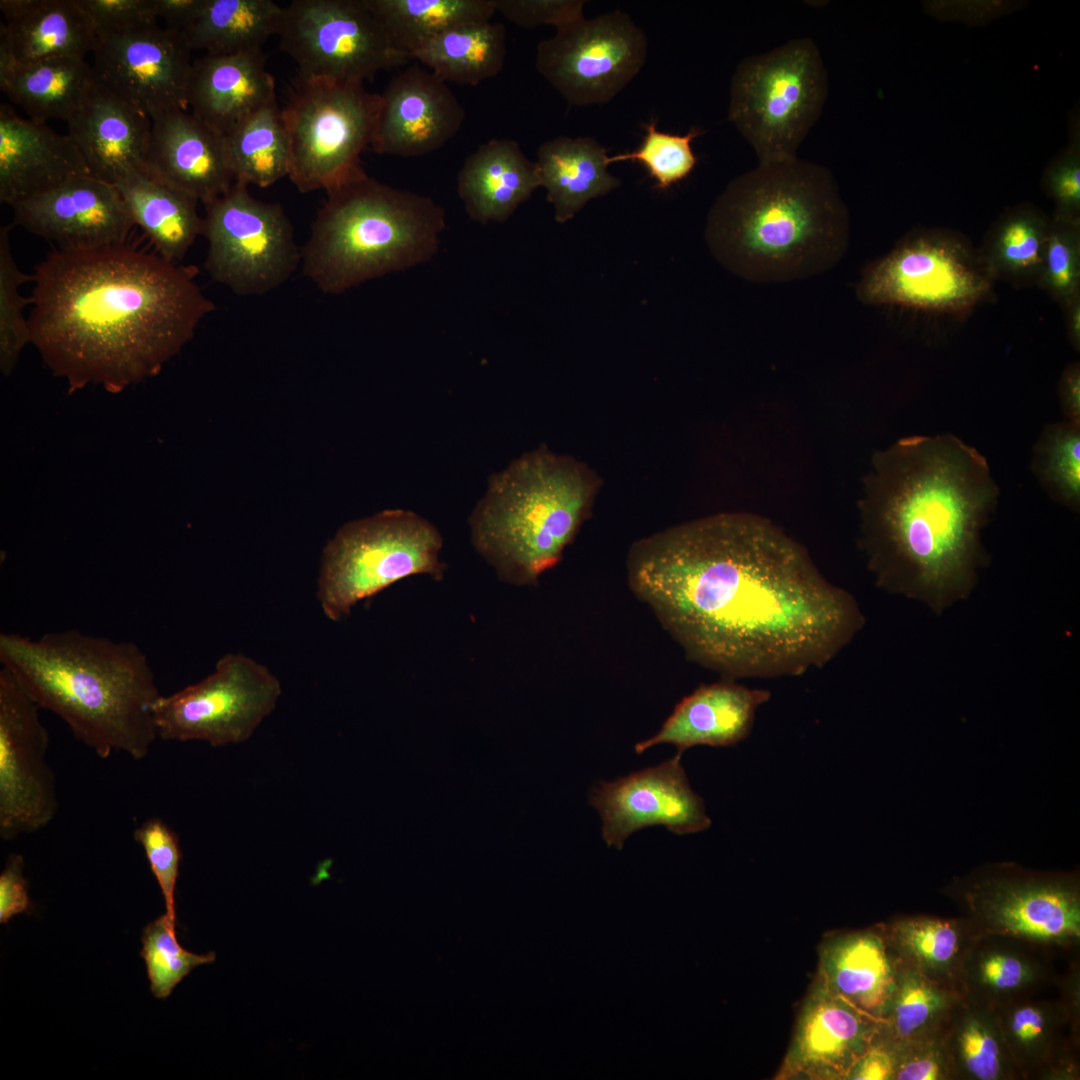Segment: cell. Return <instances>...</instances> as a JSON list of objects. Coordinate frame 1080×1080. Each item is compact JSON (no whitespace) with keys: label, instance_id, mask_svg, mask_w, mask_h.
<instances>
[{"label":"cell","instance_id":"cell-1","mask_svg":"<svg viewBox=\"0 0 1080 1080\" xmlns=\"http://www.w3.org/2000/svg\"><path fill=\"white\" fill-rule=\"evenodd\" d=\"M632 592L693 662L726 680L825 666L865 618L807 551L769 520L719 513L635 542Z\"/></svg>","mask_w":1080,"mask_h":1080},{"label":"cell","instance_id":"cell-2","mask_svg":"<svg viewBox=\"0 0 1080 1080\" xmlns=\"http://www.w3.org/2000/svg\"><path fill=\"white\" fill-rule=\"evenodd\" d=\"M198 268L128 243L50 252L32 274L30 343L70 393L157 375L215 305Z\"/></svg>","mask_w":1080,"mask_h":1080},{"label":"cell","instance_id":"cell-3","mask_svg":"<svg viewBox=\"0 0 1080 1080\" xmlns=\"http://www.w3.org/2000/svg\"><path fill=\"white\" fill-rule=\"evenodd\" d=\"M998 498L986 458L953 434L910 436L875 453L859 508L876 585L936 615L968 598L988 560L981 532Z\"/></svg>","mask_w":1080,"mask_h":1080},{"label":"cell","instance_id":"cell-4","mask_svg":"<svg viewBox=\"0 0 1080 1080\" xmlns=\"http://www.w3.org/2000/svg\"><path fill=\"white\" fill-rule=\"evenodd\" d=\"M0 662L40 709L57 715L99 758L149 755L158 738L153 705L161 693L135 642L77 629L37 639L2 632Z\"/></svg>","mask_w":1080,"mask_h":1080},{"label":"cell","instance_id":"cell-5","mask_svg":"<svg viewBox=\"0 0 1080 1080\" xmlns=\"http://www.w3.org/2000/svg\"><path fill=\"white\" fill-rule=\"evenodd\" d=\"M709 231L753 280H788L839 259L849 216L830 170L798 156L758 162L714 204Z\"/></svg>","mask_w":1080,"mask_h":1080},{"label":"cell","instance_id":"cell-6","mask_svg":"<svg viewBox=\"0 0 1080 1080\" xmlns=\"http://www.w3.org/2000/svg\"><path fill=\"white\" fill-rule=\"evenodd\" d=\"M601 480L547 447L494 473L470 519L477 552L510 584L529 585L555 566L589 516Z\"/></svg>","mask_w":1080,"mask_h":1080},{"label":"cell","instance_id":"cell-7","mask_svg":"<svg viewBox=\"0 0 1080 1080\" xmlns=\"http://www.w3.org/2000/svg\"><path fill=\"white\" fill-rule=\"evenodd\" d=\"M301 247L304 275L323 293L429 261L445 228L431 197L391 187L365 170L326 191Z\"/></svg>","mask_w":1080,"mask_h":1080},{"label":"cell","instance_id":"cell-8","mask_svg":"<svg viewBox=\"0 0 1080 1080\" xmlns=\"http://www.w3.org/2000/svg\"><path fill=\"white\" fill-rule=\"evenodd\" d=\"M827 95L818 45L810 37L795 38L738 63L728 119L759 162L793 158L819 120Z\"/></svg>","mask_w":1080,"mask_h":1080},{"label":"cell","instance_id":"cell-9","mask_svg":"<svg viewBox=\"0 0 1080 1080\" xmlns=\"http://www.w3.org/2000/svg\"><path fill=\"white\" fill-rule=\"evenodd\" d=\"M442 537L413 511L390 509L343 525L323 550L317 599L326 618L352 608L395 582L417 574L443 577Z\"/></svg>","mask_w":1080,"mask_h":1080},{"label":"cell","instance_id":"cell-10","mask_svg":"<svg viewBox=\"0 0 1080 1080\" xmlns=\"http://www.w3.org/2000/svg\"><path fill=\"white\" fill-rule=\"evenodd\" d=\"M381 97L363 83L296 77L282 118L290 144L288 178L301 193L325 192L364 169Z\"/></svg>","mask_w":1080,"mask_h":1080},{"label":"cell","instance_id":"cell-11","mask_svg":"<svg viewBox=\"0 0 1080 1080\" xmlns=\"http://www.w3.org/2000/svg\"><path fill=\"white\" fill-rule=\"evenodd\" d=\"M994 283L967 238L947 229H922L873 263L857 293L869 304L964 313L987 299Z\"/></svg>","mask_w":1080,"mask_h":1080},{"label":"cell","instance_id":"cell-12","mask_svg":"<svg viewBox=\"0 0 1080 1080\" xmlns=\"http://www.w3.org/2000/svg\"><path fill=\"white\" fill-rule=\"evenodd\" d=\"M204 206L205 269L212 280L234 294L269 293L301 264V247L280 204L255 198L248 185L235 181Z\"/></svg>","mask_w":1080,"mask_h":1080},{"label":"cell","instance_id":"cell-13","mask_svg":"<svg viewBox=\"0 0 1080 1080\" xmlns=\"http://www.w3.org/2000/svg\"><path fill=\"white\" fill-rule=\"evenodd\" d=\"M281 693L279 679L265 665L227 653L199 682L156 700L158 738L212 747L245 742L275 709Z\"/></svg>","mask_w":1080,"mask_h":1080},{"label":"cell","instance_id":"cell-14","mask_svg":"<svg viewBox=\"0 0 1080 1080\" xmlns=\"http://www.w3.org/2000/svg\"><path fill=\"white\" fill-rule=\"evenodd\" d=\"M277 36L301 78L364 83L410 61L392 45L366 0L291 1Z\"/></svg>","mask_w":1080,"mask_h":1080},{"label":"cell","instance_id":"cell-15","mask_svg":"<svg viewBox=\"0 0 1080 1080\" xmlns=\"http://www.w3.org/2000/svg\"><path fill=\"white\" fill-rule=\"evenodd\" d=\"M648 39L620 10L584 17L556 29L539 42L535 66L571 105L612 100L644 66Z\"/></svg>","mask_w":1080,"mask_h":1080},{"label":"cell","instance_id":"cell-16","mask_svg":"<svg viewBox=\"0 0 1080 1080\" xmlns=\"http://www.w3.org/2000/svg\"><path fill=\"white\" fill-rule=\"evenodd\" d=\"M40 707L13 674L0 669V837L3 841L45 828L59 802L48 762L49 733Z\"/></svg>","mask_w":1080,"mask_h":1080},{"label":"cell","instance_id":"cell-17","mask_svg":"<svg viewBox=\"0 0 1080 1080\" xmlns=\"http://www.w3.org/2000/svg\"><path fill=\"white\" fill-rule=\"evenodd\" d=\"M191 51L182 32L155 23L97 34L91 67L95 81L152 119L188 109Z\"/></svg>","mask_w":1080,"mask_h":1080},{"label":"cell","instance_id":"cell-18","mask_svg":"<svg viewBox=\"0 0 1080 1080\" xmlns=\"http://www.w3.org/2000/svg\"><path fill=\"white\" fill-rule=\"evenodd\" d=\"M681 756L614 781H601L589 794L590 804L602 820L606 844L622 849L634 832L663 826L677 835L708 829L711 820L681 764Z\"/></svg>","mask_w":1080,"mask_h":1080},{"label":"cell","instance_id":"cell-19","mask_svg":"<svg viewBox=\"0 0 1080 1080\" xmlns=\"http://www.w3.org/2000/svg\"><path fill=\"white\" fill-rule=\"evenodd\" d=\"M10 207L12 226L55 243L60 250L125 244L136 227L117 188L91 174Z\"/></svg>","mask_w":1080,"mask_h":1080},{"label":"cell","instance_id":"cell-20","mask_svg":"<svg viewBox=\"0 0 1080 1080\" xmlns=\"http://www.w3.org/2000/svg\"><path fill=\"white\" fill-rule=\"evenodd\" d=\"M380 97L370 145L380 155L412 158L432 153L459 132L466 116L448 83L418 62L393 77Z\"/></svg>","mask_w":1080,"mask_h":1080},{"label":"cell","instance_id":"cell-21","mask_svg":"<svg viewBox=\"0 0 1080 1080\" xmlns=\"http://www.w3.org/2000/svg\"><path fill=\"white\" fill-rule=\"evenodd\" d=\"M145 170L204 205L235 182L224 135L188 109L164 111L152 119Z\"/></svg>","mask_w":1080,"mask_h":1080},{"label":"cell","instance_id":"cell-22","mask_svg":"<svg viewBox=\"0 0 1080 1080\" xmlns=\"http://www.w3.org/2000/svg\"><path fill=\"white\" fill-rule=\"evenodd\" d=\"M979 916L995 932L1039 942L1061 943L1080 935L1075 885L1044 877L987 881L971 896Z\"/></svg>","mask_w":1080,"mask_h":1080},{"label":"cell","instance_id":"cell-23","mask_svg":"<svg viewBox=\"0 0 1080 1080\" xmlns=\"http://www.w3.org/2000/svg\"><path fill=\"white\" fill-rule=\"evenodd\" d=\"M870 1016L818 982L801 1010L779 1076L846 1078L868 1048Z\"/></svg>","mask_w":1080,"mask_h":1080},{"label":"cell","instance_id":"cell-24","mask_svg":"<svg viewBox=\"0 0 1080 1080\" xmlns=\"http://www.w3.org/2000/svg\"><path fill=\"white\" fill-rule=\"evenodd\" d=\"M90 174L83 155L68 134H59L45 123L24 119L8 104H1V203L11 206Z\"/></svg>","mask_w":1080,"mask_h":1080},{"label":"cell","instance_id":"cell-25","mask_svg":"<svg viewBox=\"0 0 1080 1080\" xmlns=\"http://www.w3.org/2000/svg\"><path fill=\"white\" fill-rule=\"evenodd\" d=\"M771 697L767 690L751 689L725 680L698 687L684 697L652 737L634 746L637 754L660 744H672L682 755L694 746L727 747L750 733L758 707Z\"/></svg>","mask_w":1080,"mask_h":1080},{"label":"cell","instance_id":"cell-26","mask_svg":"<svg viewBox=\"0 0 1080 1080\" xmlns=\"http://www.w3.org/2000/svg\"><path fill=\"white\" fill-rule=\"evenodd\" d=\"M66 123L93 176L112 184L121 170H145L151 118L97 81Z\"/></svg>","mask_w":1080,"mask_h":1080},{"label":"cell","instance_id":"cell-27","mask_svg":"<svg viewBox=\"0 0 1080 1080\" xmlns=\"http://www.w3.org/2000/svg\"><path fill=\"white\" fill-rule=\"evenodd\" d=\"M262 50L206 54L193 60L187 90L190 112L225 135L276 98Z\"/></svg>","mask_w":1080,"mask_h":1080},{"label":"cell","instance_id":"cell-28","mask_svg":"<svg viewBox=\"0 0 1080 1080\" xmlns=\"http://www.w3.org/2000/svg\"><path fill=\"white\" fill-rule=\"evenodd\" d=\"M0 51L17 63L84 58L97 34L79 0H1Z\"/></svg>","mask_w":1080,"mask_h":1080},{"label":"cell","instance_id":"cell-29","mask_svg":"<svg viewBox=\"0 0 1080 1080\" xmlns=\"http://www.w3.org/2000/svg\"><path fill=\"white\" fill-rule=\"evenodd\" d=\"M541 187L536 163L519 144L491 139L469 154L457 177V191L476 222H504Z\"/></svg>","mask_w":1080,"mask_h":1080},{"label":"cell","instance_id":"cell-30","mask_svg":"<svg viewBox=\"0 0 1080 1080\" xmlns=\"http://www.w3.org/2000/svg\"><path fill=\"white\" fill-rule=\"evenodd\" d=\"M112 184L155 253L168 262L180 264L203 232V218L197 210L199 201L135 168L121 170Z\"/></svg>","mask_w":1080,"mask_h":1080},{"label":"cell","instance_id":"cell-31","mask_svg":"<svg viewBox=\"0 0 1080 1080\" xmlns=\"http://www.w3.org/2000/svg\"><path fill=\"white\" fill-rule=\"evenodd\" d=\"M819 971L820 984L871 1016L884 1013L898 974L884 940L871 932L829 940Z\"/></svg>","mask_w":1080,"mask_h":1080},{"label":"cell","instance_id":"cell-32","mask_svg":"<svg viewBox=\"0 0 1080 1080\" xmlns=\"http://www.w3.org/2000/svg\"><path fill=\"white\" fill-rule=\"evenodd\" d=\"M94 81L92 67L84 58L17 63L0 51L1 91L36 122H67Z\"/></svg>","mask_w":1080,"mask_h":1080},{"label":"cell","instance_id":"cell-33","mask_svg":"<svg viewBox=\"0 0 1080 1080\" xmlns=\"http://www.w3.org/2000/svg\"><path fill=\"white\" fill-rule=\"evenodd\" d=\"M607 149L592 137L560 136L537 150L540 185L559 223L570 220L589 200L620 185L608 172Z\"/></svg>","mask_w":1080,"mask_h":1080},{"label":"cell","instance_id":"cell-34","mask_svg":"<svg viewBox=\"0 0 1080 1080\" xmlns=\"http://www.w3.org/2000/svg\"><path fill=\"white\" fill-rule=\"evenodd\" d=\"M507 54L501 22H477L449 29L415 48L410 58L446 83L476 86L497 76Z\"/></svg>","mask_w":1080,"mask_h":1080},{"label":"cell","instance_id":"cell-35","mask_svg":"<svg viewBox=\"0 0 1080 1080\" xmlns=\"http://www.w3.org/2000/svg\"><path fill=\"white\" fill-rule=\"evenodd\" d=\"M283 9L271 0H204L198 15L182 33L192 51H258L270 36L278 34Z\"/></svg>","mask_w":1080,"mask_h":1080},{"label":"cell","instance_id":"cell-36","mask_svg":"<svg viewBox=\"0 0 1080 1080\" xmlns=\"http://www.w3.org/2000/svg\"><path fill=\"white\" fill-rule=\"evenodd\" d=\"M1049 224L1050 217L1029 203L1007 209L994 221L979 249L994 281L1037 286Z\"/></svg>","mask_w":1080,"mask_h":1080},{"label":"cell","instance_id":"cell-37","mask_svg":"<svg viewBox=\"0 0 1080 1080\" xmlns=\"http://www.w3.org/2000/svg\"><path fill=\"white\" fill-rule=\"evenodd\" d=\"M390 42L411 60L423 42L465 24L491 21L492 0H366Z\"/></svg>","mask_w":1080,"mask_h":1080},{"label":"cell","instance_id":"cell-38","mask_svg":"<svg viewBox=\"0 0 1080 1080\" xmlns=\"http://www.w3.org/2000/svg\"><path fill=\"white\" fill-rule=\"evenodd\" d=\"M235 181L266 188L290 168V144L277 99L266 103L224 135Z\"/></svg>","mask_w":1080,"mask_h":1080},{"label":"cell","instance_id":"cell-39","mask_svg":"<svg viewBox=\"0 0 1080 1080\" xmlns=\"http://www.w3.org/2000/svg\"><path fill=\"white\" fill-rule=\"evenodd\" d=\"M1031 469L1054 501L1079 512L1080 425L1065 420L1046 425L1034 445Z\"/></svg>","mask_w":1080,"mask_h":1080},{"label":"cell","instance_id":"cell-40","mask_svg":"<svg viewBox=\"0 0 1080 1080\" xmlns=\"http://www.w3.org/2000/svg\"><path fill=\"white\" fill-rule=\"evenodd\" d=\"M12 224L0 228V368L8 376L13 371L23 348L30 343V327L24 311L31 305L30 297L21 294V286L32 275L21 271L14 258L10 231Z\"/></svg>","mask_w":1080,"mask_h":1080},{"label":"cell","instance_id":"cell-41","mask_svg":"<svg viewBox=\"0 0 1080 1080\" xmlns=\"http://www.w3.org/2000/svg\"><path fill=\"white\" fill-rule=\"evenodd\" d=\"M140 954L146 964L150 990L158 999L169 997L194 968L216 960L214 952L199 955L184 949L176 936L175 920L166 913L144 928Z\"/></svg>","mask_w":1080,"mask_h":1080},{"label":"cell","instance_id":"cell-42","mask_svg":"<svg viewBox=\"0 0 1080 1080\" xmlns=\"http://www.w3.org/2000/svg\"><path fill=\"white\" fill-rule=\"evenodd\" d=\"M643 127L645 136L641 145L632 152L609 156L608 164L637 161L646 168L660 189H667L686 178L697 163L691 143L703 132L692 127L685 135L670 134L659 131L655 121Z\"/></svg>","mask_w":1080,"mask_h":1080},{"label":"cell","instance_id":"cell-43","mask_svg":"<svg viewBox=\"0 0 1080 1080\" xmlns=\"http://www.w3.org/2000/svg\"><path fill=\"white\" fill-rule=\"evenodd\" d=\"M944 1006L940 990L915 970L897 974L896 983L884 1011L890 1038L896 1044L914 1039Z\"/></svg>","mask_w":1080,"mask_h":1080},{"label":"cell","instance_id":"cell-44","mask_svg":"<svg viewBox=\"0 0 1080 1080\" xmlns=\"http://www.w3.org/2000/svg\"><path fill=\"white\" fill-rule=\"evenodd\" d=\"M894 947L920 970L948 969L959 955L961 936L955 924L932 918L900 921L891 932Z\"/></svg>","mask_w":1080,"mask_h":1080},{"label":"cell","instance_id":"cell-45","mask_svg":"<svg viewBox=\"0 0 1080 1080\" xmlns=\"http://www.w3.org/2000/svg\"><path fill=\"white\" fill-rule=\"evenodd\" d=\"M1037 286L1061 307L1080 294V221L1050 217Z\"/></svg>","mask_w":1080,"mask_h":1080},{"label":"cell","instance_id":"cell-46","mask_svg":"<svg viewBox=\"0 0 1080 1080\" xmlns=\"http://www.w3.org/2000/svg\"><path fill=\"white\" fill-rule=\"evenodd\" d=\"M141 845L150 869L160 887L166 914L176 921L175 889L182 858L177 834L161 819L151 818L133 833Z\"/></svg>","mask_w":1080,"mask_h":1080},{"label":"cell","instance_id":"cell-47","mask_svg":"<svg viewBox=\"0 0 1080 1080\" xmlns=\"http://www.w3.org/2000/svg\"><path fill=\"white\" fill-rule=\"evenodd\" d=\"M955 1053L966 1074L978 1080H995L1004 1067V1055L996 1030L980 1017L964 1019L956 1031Z\"/></svg>","mask_w":1080,"mask_h":1080},{"label":"cell","instance_id":"cell-48","mask_svg":"<svg viewBox=\"0 0 1080 1080\" xmlns=\"http://www.w3.org/2000/svg\"><path fill=\"white\" fill-rule=\"evenodd\" d=\"M1042 188L1055 205L1053 218L1080 221V136L1074 124L1070 143L1051 159L1042 176Z\"/></svg>","mask_w":1080,"mask_h":1080},{"label":"cell","instance_id":"cell-49","mask_svg":"<svg viewBox=\"0 0 1080 1080\" xmlns=\"http://www.w3.org/2000/svg\"><path fill=\"white\" fill-rule=\"evenodd\" d=\"M496 12L522 28L552 25L556 29L584 17L583 0H492Z\"/></svg>","mask_w":1080,"mask_h":1080},{"label":"cell","instance_id":"cell-50","mask_svg":"<svg viewBox=\"0 0 1080 1080\" xmlns=\"http://www.w3.org/2000/svg\"><path fill=\"white\" fill-rule=\"evenodd\" d=\"M96 34L157 23L155 0H79Z\"/></svg>","mask_w":1080,"mask_h":1080},{"label":"cell","instance_id":"cell-51","mask_svg":"<svg viewBox=\"0 0 1080 1080\" xmlns=\"http://www.w3.org/2000/svg\"><path fill=\"white\" fill-rule=\"evenodd\" d=\"M978 981L994 991H1011L1030 979L1031 970L1020 957L1006 952H992L980 958L975 968Z\"/></svg>","mask_w":1080,"mask_h":1080},{"label":"cell","instance_id":"cell-52","mask_svg":"<svg viewBox=\"0 0 1080 1080\" xmlns=\"http://www.w3.org/2000/svg\"><path fill=\"white\" fill-rule=\"evenodd\" d=\"M22 855L11 853L0 874V922L7 924L18 914L28 913V882L23 875Z\"/></svg>","mask_w":1080,"mask_h":1080},{"label":"cell","instance_id":"cell-53","mask_svg":"<svg viewBox=\"0 0 1080 1080\" xmlns=\"http://www.w3.org/2000/svg\"><path fill=\"white\" fill-rule=\"evenodd\" d=\"M1049 1019L1041 1008L1025 1005L1016 1008L1008 1017L1005 1032L1009 1041L1020 1050H1035L1049 1032Z\"/></svg>","mask_w":1080,"mask_h":1080},{"label":"cell","instance_id":"cell-54","mask_svg":"<svg viewBox=\"0 0 1080 1080\" xmlns=\"http://www.w3.org/2000/svg\"><path fill=\"white\" fill-rule=\"evenodd\" d=\"M896 1053L885 1046L868 1047L850 1069L846 1079L887 1080L893 1079Z\"/></svg>","mask_w":1080,"mask_h":1080},{"label":"cell","instance_id":"cell-55","mask_svg":"<svg viewBox=\"0 0 1080 1080\" xmlns=\"http://www.w3.org/2000/svg\"><path fill=\"white\" fill-rule=\"evenodd\" d=\"M944 1068L937 1052L928 1051L899 1058L893 1079L897 1080H936L942 1078Z\"/></svg>","mask_w":1080,"mask_h":1080},{"label":"cell","instance_id":"cell-56","mask_svg":"<svg viewBox=\"0 0 1080 1080\" xmlns=\"http://www.w3.org/2000/svg\"><path fill=\"white\" fill-rule=\"evenodd\" d=\"M1058 394L1064 420L1080 425V365L1073 362L1062 371Z\"/></svg>","mask_w":1080,"mask_h":1080},{"label":"cell","instance_id":"cell-57","mask_svg":"<svg viewBox=\"0 0 1080 1080\" xmlns=\"http://www.w3.org/2000/svg\"><path fill=\"white\" fill-rule=\"evenodd\" d=\"M204 0H155L158 19L166 28L183 32L198 15Z\"/></svg>","mask_w":1080,"mask_h":1080},{"label":"cell","instance_id":"cell-58","mask_svg":"<svg viewBox=\"0 0 1080 1080\" xmlns=\"http://www.w3.org/2000/svg\"><path fill=\"white\" fill-rule=\"evenodd\" d=\"M1066 333L1070 345L1077 352L1080 350V294L1073 297L1064 307Z\"/></svg>","mask_w":1080,"mask_h":1080}]
</instances>
